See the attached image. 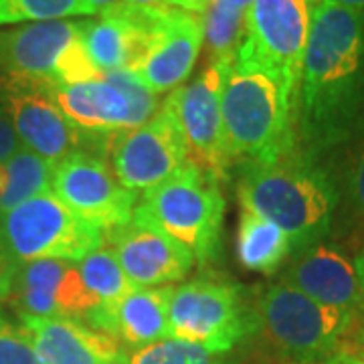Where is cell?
<instances>
[{
    "label": "cell",
    "instance_id": "cell-1",
    "mask_svg": "<svg viewBox=\"0 0 364 364\" xmlns=\"http://www.w3.org/2000/svg\"><path fill=\"white\" fill-rule=\"evenodd\" d=\"M298 146L320 160L364 134V11L318 0L304 53Z\"/></svg>",
    "mask_w": 364,
    "mask_h": 364
},
{
    "label": "cell",
    "instance_id": "cell-2",
    "mask_svg": "<svg viewBox=\"0 0 364 364\" xmlns=\"http://www.w3.org/2000/svg\"><path fill=\"white\" fill-rule=\"evenodd\" d=\"M221 114L233 168L272 164L299 150L298 90L272 67L235 55L223 81Z\"/></svg>",
    "mask_w": 364,
    "mask_h": 364
},
{
    "label": "cell",
    "instance_id": "cell-3",
    "mask_svg": "<svg viewBox=\"0 0 364 364\" xmlns=\"http://www.w3.org/2000/svg\"><path fill=\"white\" fill-rule=\"evenodd\" d=\"M239 205L275 223L291 243V257L322 243L338 207V186L330 172L301 150L272 164L239 170Z\"/></svg>",
    "mask_w": 364,
    "mask_h": 364
},
{
    "label": "cell",
    "instance_id": "cell-4",
    "mask_svg": "<svg viewBox=\"0 0 364 364\" xmlns=\"http://www.w3.org/2000/svg\"><path fill=\"white\" fill-rule=\"evenodd\" d=\"M259 332L289 363H312L336 352L358 356L364 344V314L324 306L284 279L267 286L255 301Z\"/></svg>",
    "mask_w": 364,
    "mask_h": 364
},
{
    "label": "cell",
    "instance_id": "cell-5",
    "mask_svg": "<svg viewBox=\"0 0 364 364\" xmlns=\"http://www.w3.org/2000/svg\"><path fill=\"white\" fill-rule=\"evenodd\" d=\"M225 196L219 181L193 164L142 193L132 223L158 229L186 247L198 263L221 251Z\"/></svg>",
    "mask_w": 364,
    "mask_h": 364
},
{
    "label": "cell",
    "instance_id": "cell-6",
    "mask_svg": "<svg viewBox=\"0 0 364 364\" xmlns=\"http://www.w3.org/2000/svg\"><path fill=\"white\" fill-rule=\"evenodd\" d=\"M170 336L215 352L239 350L259 334L257 306L245 289L221 279L198 277L172 289Z\"/></svg>",
    "mask_w": 364,
    "mask_h": 364
},
{
    "label": "cell",
    "instance_id": "cell-7",
    "mask_svg": "<svg viewBox=\"0 0 364 364\" xmlns=\"http://www.w3.org/2000/svg\"><path fill=\"white\" fill-rule=\"evenodd\" d=\"M0 233L21 263L37 259L77 263L104 245V231L69 210L53 191L2 213Z\"/></svg>",
    "mask_w": 364,
    "mask_h": 364
},
{
    "label": "cell",
    "instance_id": "cell-8",
    "mask_svg": "<svg viewBox=\"0 0 364 364\" xmlns=\"http://www.w3.org/2000/svg\"><path fill=\"white\" fill-rule=\"evenodd\" d=\"M0 100L23 148L49 164H57L73 152L105 158L117 136H91L75 128L39 81L0 75Z\"/></svg>",
    "mask_w": 364,
    "mask_h": 364
},
{
    "label": "cell",
    "instance_id": "cell-9",
    "mask_svg": "<svg viewBox=\"0 0 364 364\" xmlns=\"http://www.w3.org/2000/svg\"><path fill=\"white\" fill-rule=\"evenodd\" d=\"M235 59L210 61L191 83L170 91L164 104L174 117L186 146L188 162L217 181L231 176V158L225 142L221 91L225 75Z\"/></svg>",
    "mask_w": 364,
    "mask_h": 364
},
{
    "label": "cell",
    "instance_id": "cell-10",
    "mask_svg": "<svg viewBox=\"0 0 364 364\" xmlns=\"http://www.w3.org/2000/svg\"><path fill=\"white\" fill-rule=\"evenodd\" d=\"M318 0H253L237 57L272 67L299 90Z\"/></svg>",
    "mask_w": 364,
    "mask_h": 364
},
{
    "label": "cell",
    "instance_id": "cell-11",
    "mask_svg": "<svg viewBox=\"0 0 364 364\" xmlns=\"http://www.w3.org/2000/svg\"><path fill=\"white\" fill-rule=\"evenodd\" d=\"M51 191L69 210L104 233L128 225L140 198L117 181L105 158L91 152H73L53 164Z\"/></svg>",
    "mask_w": 364,
    "mask_h": 364
},
{
    "label": "cell",
    "instance_id": "cell-12",
    "mask_svg": "<svg viewBox=\"0 0 364 364\" xmlns=\"http://www.w3.org/2000/svg\"><path fill=\"white\" fill-rule=\"evenodd\" d=\"M107 156L117 181L132 193H146L191 164L181 130L166 104L140 128L119 132Z\"/></svg>",
    "mask_w": 364,
    "mask_h": 364
},
{
    "label": "cell",
    "instance_id": "cell-13",
    "mask_svg": "<svg viewBox=\"0 0 364 364\" xmlns=\"http://www.w3.org/2000/svg\"><path fill=\"white\" fill-rule=\"evenodd\" d=\"M203 43L198 14L162 6L148 49L128 73L154 95L176 90L193 73Z\"/></svg>",
    "mask_w": 364,
    "mask_h": 364
},
{
    "label": "cell",
    "instance_id": "cell-14",
    "mask_svg": "<svg viewBox=\"0 0 364 364\" xmlns=\"http://www.w3.org/2000/svg\"><path fill=\"white\" fill-rule=\"evenodd\" d=\"M83 18L26 23L0 33V75L59 83L61 65L81 37Z\"/></svg>",
    "mask_w": 364,
    "mask_h": 364
},
{
    "label": "cell",
    "instance_id": "cell-15",
    "mask_svg": "<svg viewBox=\"0 0 364 364\" xmlns=\"http://www.w3.org/2000/svg\"><path fill=\"white\" fill-rule=\"evenodd\" d=\"M11 299L18 312L28 316H65L77 320H85L100 304L83 284L77 263L59 259L21 263Z\"/></svg>",
    "mask_w": 364,
    "mask_h": 364
},
{
    "label": "cell",
    "instance_id": "cell-16",
    "mask_svg": "<svg viewBox=\"0 0 364 364\" xmlns=\"http://www.w3.org/2000/svg\"><path fill=\"white\" fill-rule=\"evenodd\" d=\"M122 269L136 287L168 286L181 282L193 269L195 257L178 241L158 229L128 223L105 231Z\"/></svg>",
    "mask_w": 364,
    "mask_h": 364
},
{
    "label": "cell",
    "instance_id": "cell-17",
    "mask_svg": "<svg viewBox=\"0 0 364 364\" xmlns=\"http://www.w3.org/2000/svg\"><path fill=\"white\" fill-rule=\"evenodd\" d=\"M21 328L43 364H128V350L116 338L65 316L18 312Z\"/></svg>",
    "mask_w": 364,
    "mask_h": 364
},
{
    "label": "cell",
    "instance_id": "cell-18",
    "mask_svg": "<svg viewBox=\"0 0 364 364\" xmlns=\"http://www.w3.org/2000/svg\"><path fill=\"white\" fill-rule=\"evenodd\" d=\"M284 282L330 308L364 314V289L356 263L338 245L316 243L291 257Z\"/></svg>",
    "mask_w": 364,
    "mask_h": 364
},
{
    "label": "cell",
    "instance_id": "cell-19",
    "mask_svg": "<svg viewBox=\"0 0 364 364\" xmlns=\"http://www.w3.org/2000/svg\"><path fill=\"white\" fill-rule=\"evenodd\" d=\"M67 119L91 136H116L144 126L152 117L132 104L128 93L107 79L81 83H43Z\"/></svg>",
    "mask_w": 364,
    "mask_h": 364
},
{
    "label": "cell",
    "instance_id": "cell-20",
    "mask_svg": "<svg viewBox=\"0 0 364 364\" xmlns=\"http://www.w3.org/2000/svg\"><path fill=\"white\" fill-rule=\"evenodd\" d=\"M172 286L134 287L122 298L97 304L85 324L116 338L128 352L170 338L168 304Z\"/></svg>",
    "mask_w": 364,
    "mask_h": 364
},
{
    "label": "cell",
    "instance_id": "cell-21",
    "mask_svg": "<svg viewBox=\"0 0 364 364\" xmlns=\"http://www.w3.org/2000/svg\"><path fill=\"white\" fill-rule=\"evenodd\" d=\"M235 253L245 269L269 275L291 257V243L275 223L241 208Z\"/></svg>",
    "mask_w": 364,
    "mask_h": 364
},
{
    "label": "cell",
    "instance_id": "cell-22",
    "mask_svg": "<svg viewBox=\"0 0 364 364\" xmlns=\"http://www.w3.org/2000/svg\"><path fill=\"white\" fill-rule=\"evenodd\" d=\"M53 164L21 148L0 162V215L45 191H51Z\"/></svg>",
    "mask_w": 364,
    "mask_h": 364
},
{
    "label": "cell",
    "instance_id": "cell-23",
    "mask_svg": "<svg viewBox=\"0 0 364 364\" xmlns=\"http://www.w3.org/2000/svg\"><path fill=\"white\" fill-rule=\"evenodd\" d=\"M245 14L231 0H210L203 13V39L210 61L235 59L245 33Z\"/></svg>",
    "mask_w": 364,
    "mask_h": 364
},
{
    "label": "cell",
    "instance_id": "cell-24",
    "mask_svg": "<svg viewBox=\"0 0 364 364\" xmlns=\"http://www.w3.org/2000/svg\"><path fill=\"white\" fill-rule=\"evenodd\" d=\"M128 364H241V354L215 352L181 338H164L128 352Z\"/></svg>",
    "mask_w": 364,
    "mask_h": 364
},
{
    "label": "cell",
    "instance_id": "cell-25",
    "mask_svg": "<svg viewBox=\"0 0 364 364\" xmlns=\"http://www.w3.org/2000/svg\"><path fill=\"white\" fill-rule=\"evenodd\" d=\"M77 269L87 291L100 304L122 298L136 287L109 247L95 249L87 257L77 261Z\"/></svg>",
    "mask_w": 364,
    "mask_h": 364
},
{
    "label": "cell",
    "instance_id": "cell-26",
    "mask_svg": "<svg viewBox=\"0 0 364 364\" xmlns=\"http://www.w3.org/2000/svg\"><path fill=\"white\" fill-rule=\"evenodd\" d=\"M83 0H0V25L43 23L69 16H95Z\"/></svg>",
    "mask_w": 364,
    "mask_h": 364
},
{
    "label": "cell",
    "instance_id": "cell-27",
    "mask_svg": "<svg viewBox=\"0 0 364 364\" xmlns=\"http://www.w3.org/2000/svg\"><path fill=\"white\" fill-rule=\"evenodd\" d=\"M0 364H43L21 326L0 320Z\"/></svg>",
    "mask_w": 364,
    "mask_h": 364
},
{
    "label": "cell",
    "instance_id": "cell-28",
    "mask_svg": "<svg viewBox=\"0 0 364 364\" xmlns=\"http://www.w3.org/2000/svg\"><path fill=\"white\" fill-rule=\"evenodd\" d=\"M348 200L356 215L364 219V134L358 138V148L354 150L348 176H346Z\"/></svg>",
    "mask_w": 364,
    "mask_h": 364
},
{
    "label": "cell",
    "instance_id": "cell-29",
    "mask_svg": "<svg viewBox=\"0 0 364 364\" xmlns=\"http://www.w3.org/2000/svg\"><path fill=\"white\" fill-rule=\"evenodd\" d=\"M21 269V261L11 253L4 237L0 233V301L13 298L16 273Z\"/></svg>",
    "mask_w": 364,
    "mask_h": 364
},
{
    "label": "cell",
    "instance_id": "cell-30",
    "mask_svg": "<svg viewBox=\"0 0 364 364\" xmlns=\"http://www.w3.org/2000/svg\"><path fill=\"white\" fill-rule=\"evenodd\" d=\"M21 148H23V144L18 140V136H16L13 119H11L6 107H4L2 100H0V162L14 156Z\"/></svg>",
    "mask_w": 364,
    "mask_h": 364
},
{
    "label": "cell",
    "instance_id": "cell-31",
    "mask_svg": "<svg viewBox=\"0 0 364 364\" xmlns=\"http://www.w3.org/2000/svg\"><path fill=\"white\" fill-rule=\"evenodd\" d=\"M289 364H364L363 358L348 354V352H336V354H330L326 358L320 360H312V363H289Z\"/></svg>",
    "mask_w": 364,
    "mask_h": 364
},
{
    "label": "cell",
    "instance_id": "cell-32",
    "mask_svg": "<svg viewBox=\"0 0 364 364\" xmlns=\"http://www.w3.org/2000/svg\"><path fill=\"white\" fill-rule=\"evenodd\" d=\"M208 2H210V0H168L170 6L181 9V11H186V13H193V14L205 13V11H207Z\"/></svg>",
    "mask_w": 364,
    "mask_h": 364
},
{
    "label": "cell",
    "instance_id": "cell-33",
    "mask_svg": "<svg viewBox=\"0 0 364 364\" xmlns=\"http://www.w3.org/2000/svg\"><path fill=\"white\" fill-rule=\"evenodd\" d=\"M83 2H87L95 13H102V11L109 9V6H114V4L122 2V0H83Z\"/></svg>",
    "mask_w": 364,
    "mask_h": 364
},
{
    "label": "cell",
    "instance_id": "cell-34",
    "mask_svg": "<svg viewBox=\"0 0 364 364\" xmlns=\"http://www.w3.org/2000/svg\"><path fill=\"white\" fill-rule=\"evenodd\" d=\"M132 6H170L168 0H122Z\"/></svg>",
    "mask_w": 364,
    "mask_h": 364
},
{
    "label": "cell",
    "instance_id": "cell-35",
    "mask_svg": "<svg viewBox=\"0 0 364 364\" xmlns=\"http://www.w3.org/2000/svg\"><path fill=\"white\" fill-rule=\"evenodd\" d=\"M330 2L346 6V9H354V11H364V0H330Z\"/></svg>",
    "mask_w": 364,
    "mask_h": 364
},
{
    "label": "cell",
    "instance_id": "cell-36",
    "mask_svg": "<svg viewBox=\"0 0 364 364\" xmlns=\"http://www.w3.org/2000/svg\"><path fill=\"white\" fill-rule=\"evenodd\" d=\"M356 263V272H358V277H360V284H363V289H364V251L354 259Z\"/></svg>",
    "mask_w": 364,
    "mask_h": 364
},
{
    "label": "cell",
    "instance_id": "cell-37",
    "mask_svg": "<svg viewBox=\"0 0 364 364\" xmlns=\"http://www.w3.org/2000/svg\"><path fill=\"white\" fill-rule=\"evenodd\" d=\"M231 2H233V4H237L239 9H243V11H247L249 6H251V2H253V0H231Z\"/></svg>",
    "mask_w": 364,
    "mask_h": 364
},
{
    "label": "cell",
    "instance_id": "cell-38",
    "mask_svg": "<svg viewBox=\"0 0 364 364\" xmlns=\"http://www.w3.org/2000/svg\"><path fill=\"white\" fill-rule=\"evenodd\" d=\"M358 358H363L364 360V344H363V350H360V356H358Z\"/></svg>",
    "mask_w": 364,
    "mask_h": 364
},
{
    "label": "cell",
    "instance_id": "cell-39",
    "mask_svg": "<svg viewBox=\"0 0 364 364\" xmlns=\"http://www.w3.org/2000/svg\"><path fill=\"white\" fill-rule=\"evenodd\" d=\"M0 320H4V314H2V310H0Z\"/></svg>",
    "mask_w": 364,
    "mask_h": 364
}]
</instances>
